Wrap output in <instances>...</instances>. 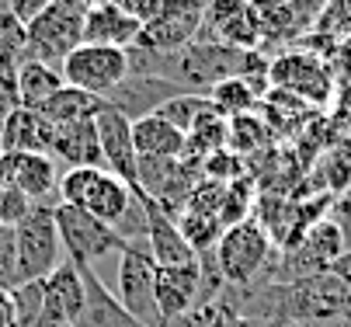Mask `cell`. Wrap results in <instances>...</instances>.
Wrapping results in <instances>:
<instances>
[{"label":"cell","mask_w":351,"mask_h":327,"mask_svg":"<svg viewBox=\"0 0 351 327\" xmlns=\"http://www.w3.org/2000/svg\"><path fill=\"white\" fill-rule=\"evenodd\" d=\"M77 271L84 278V293H87V306L77 327H146L115 300V293L90 268H77Z\"/></svg>","instance_id":"obj_19"},{"label":"cell","mask_w":351,"mask_h":327,"mask_svg":"<svg viewBox=\"0 0 351 327\" xmlns=\"http://www.w3.org/2000/svg\"><path fill=\"white\" fill-rule=\"evenodd\" d=\"M32 209H35V206H32L18 189H0V226H4V230L21 226Z\"/></svg>","instance_id":"obj_30"},{"label":"cell","mask_w":351,"mask_h":327,"mask_svg":"<svg viewBox=\"0 0 351 327\" xmlns=\"http://www.w3.org/2000/svg\"><path fill=\"white\" fill-rule=\"evenodd\" d=\"M21 108V90H18V60L0 56V129L4 122Z\"/></svg>","instance_id":"obj_28"},{"label":"cell","mask_w":351,"mask_h":327,"mask_svg":"<svg viewBox=\"0 0 351 327\" xmlns=\"http://www.w3.org/2000/svg\"><path fill=\"white\" fill-rule=\"evenodd\" d=\"M247 4H250V18H254V28H258V38L261 42L299 38L289 0H247Z\"/></svg>","instance_id":"obj_23"},{"label":"cell","mask_w":351,"mask_h":327,"mask_svg":"<svg viewBox=\"0 0 351 327\" xmlns=\"http://www.w3.org/2000/svg\"><path fill=\"white\" fill-rule=\"evenodd\" d=\"M202 18H206V0H171V8L157 18L143 25L139 49L154 53H181L202 35Z\"/></svg>","instance_id":"obj_10"},{"label":"cell","mask_w":351,"mask_h":327,"mask_svg":"<svg viewBox=\"0 0 351 327\" xmlns=\"http://www.w3.org/2000/svg\"><path fill=\"white\" fill-rule=\"evenodd\" d=\"M330 4V0H289V8H292V21H295V32L299 35H306L313 32V25L320 21L324 8Z\"/></svg>","instance_id":"obj_31"},{"label":"cell","mask_w":351,"mask_h":327,"mask_svg":"<svg viewBox=\"0 0 351 327\" xmlns=\"http://www.w3.org/2000/svg\"><path fill=\"white\" fill-rule=\"evenodd\" d=\"M313 38H324L334 45L351 38V0H330L320 14V21L313 25Z\"/></svg>","instance_id":"obj_26"},{"label":"cell","mask_w":351,"mask_h":327,"mask_svg":"<svg viewBox=\"0 0 351 327\" xmlns=\"http://www.w3.org/2000/svg\"><path fill=\"white\" fill-rule=\"evenodd\" d=\"M0 189H18L32 206H60V171L42 154H0Z\"/></svg>","instance_id":"obj_9"},{"label":"cell","mask_w":351,"mask_h":327,"mask_svg":"<svg viewBox=\"0 0 351 327\" xmlns=\"http://www.w3.org/2000/svg\"><path fill=\"white\" fill-rule=\"evenodd\" d=\"M327 271L337 278V282H341L348 293H351V251H344V254H341V258H337V261L327 268Z\"/></svg>","instance_id":"obj_33"},{"label":"cell","mask_w":351,"mask_h":327,"mask_svg":"<svg viewBox=\"0 0 351 327\" xmlns=\"http://www.w3.org/2000/svg\"><path fill=\"white\" fill-rule=\"evenodd\" d=\"M0 327H14V306L8 289H0Z\"/></svg>","instance_id":"obj_34"},{"label":"cell","mask_w":351,"mask_h":327,"mask_svg":"<svg viewBox=\"0 0 351 327\" xmlns=\"http://www.w3.org/2000/svg\"><path fill=\"white\" fill-rule=\"evenodd\" d=\"M108 4H115V0H84L87 11H90V8H108Z\"/></svg>","instance_id":"obj_35"},{"label":"cell","mask_w":351,"mask_h":327,"mask_svg":"<svg viewBox=\"0 0 351 327\" xmlns=\"http://www.w3.org/2000/svg\"><path fill=\"white\" fill-rule=\"evenodd\" d=\"M202 296V268L195 265H174L160 268L157 265V310L164 317V327L191 313Z\"/></svg>","instance_id":"obj_14"},{"label":"cell","mask_w":351,"mask_h":327,"mask_svg":"<svg viewBox=\"0 0 351 327\" xmlns=\"http://www.w3.org/2000/svg\"><path fill=\"white\" fill-rule=\"evenodd\" d=\"M268 139V125L254 115V112H247V115H237V119H230V143L237 147V150H254V147H261Z\"/></svg>","instance_id":"obj_29"},{"label":"cell","mask_w":351,"mask_h":327,"mask_svg":"<svg viewBox=\"0 0 351 327\" xmlns=\"http://www.w3.org/2000/svg\"><path fill=\"white\" fill-rule=\"evenodd\" d=\"M25 45H28V28L14 18L8 0H0V56L21 60L25 56Z\"/></svg>","instance_id":"obj_27"},{"label":"cell","mask_w":351,"mask_h":327,"mask_svg":"<svg viewBox=\"0 0 351 327\" xmlns=\"http://www.w3.org/2000/svg\"><path fill=\"white\" fill-rule=\"evenodd\" d=\"M66 261L60 230H56V209L35 206L21 226H14V275L21 282H42Z\"/></svg>","instance_id":"obj_2"},{"label":"cell","mask_w":351,"mask_h":327,"mask_svg":"<svg viewBox=\"0 0 351 327\" xmlns=\"http://www.w3.org/2000/svg\"><path fill=\"white\" fill-rule=\"evenodd\" d=\"M136 202L139 199L105 167H70L60 174V206L84 209L105 226H112L115 233L129 219Z\"/></svg>","instance_id":"obj_1"},{"label":"cell","mask_w":351,"mask_h":327,"mask_svg":"<svg viewBox=\"0 0 351 327\" xmlns=\"http://www.w3.org/2000/svg\"><path fill=\"white\" fill-rule=\"evenodd\" d=\"M60 87H66L63 73L49 63H38V60H18V90H21V108H32L38 112L49 98L56 95Z\"/></svg>","instance_id":"obj_22"},{"label":"cell","mask_w":351,"mask_h":327,"mask_svg":"<svg viewBox=\"0 0 351 327\" xmlns=\"http://www.w3.org/2000/svg\"><path fill=\"white\" fill-rule=\"evenodd\" d=\"M8 4H11V11H14V18L28 28L35 18H42L49 8H53L56 4V0H8Z\"/></svg>","instance_id":"obj_32"},{"label":"cell","mask_w":351,"mask_h":327,"mask_svg":"<svg viewBox=\"0 0 351 327\" xmlns=\"http://www.w3.org/2000/svg\"><path fill=\"white\" fill-rule=\"evenodd\" d=\"M139 35H143V25L119 11L115 4L108 8H90L87 11V21H84V42L90 45H112V49H136L139 45Z\"/></svg>","instance_id":"obj_17"},{"label":"cell","mask_w":351,"mask_h":327,"mask_svg":"<svg viewBox=\"0 0 351 327\" xmlns=\"http://www.w3.org/2000/svg\"><path fill=\"white\" fill-rule=\"evenodd\" d=\"M108 108V101L87 95V90H77V87H60L53 98H49L38 112L53 122L56 129L60 125H73V122H87V119H97Z\"/></svg>","instance_id":"obj_21"},{"label":"cell","mask_w":351,"mask_h":327,"mask_svg":"<svg viewBox=\"0 0 351 327\" xmlns=\"http://www.w3.org/2000/svg\"><path fill=\"white\" fill-rule=\"evenodd\" d=\"M209 101L216 105V112L223 119H237V115H247L250 108L258 105V95L243 77H230V80H219L213 90H209Z\"/></svg>","instance_id":"obj_25"},{"label":"cell","mask_w":351,"mask_h":327,"mask_svg":"<svg viewBox=\"0 0 351 327\" xmlns=\"http://www.w3.org/2000/svg\"><path fill=\"white\" fill-rule=\"evenodd\" d=\"M213 258H216V268L230 289H247L265 271V265L271 258V237L258 219L233 223L223 230Z\"/></svg>","instance_id":"obj_5"},{"label":"cell","mask_w":351,"mask_h":327,"mask_svg":"<svg viewBox=\"0 0 351 327\" xmlns=\"http://www.w3.org/2000/svg\"><path fill=\"white\" fill-rule=\"evenodd\" d=\"M132 147H136V157L178 160V157H184L188 136L160 115H143L132 122Z\"/></svg>","instance_id":"obj_20"},{"label":"cell","mask_w":351,"mask_h":327,"mask_svg":"<svg viewBox=\"0 0 351 327\" xmlns=\"http://www.w3.org/2000/svg\"><path fill=\"white\" fill-rule=\"evenodd\" d=\"M271 90H282L303 105H327L334 95V73L313 53H282L268 66Z\"/></svg>","instance_id":"obj_8"},{"label":"cell","mask_w":351,"mask_h":327,"mask_svg":"<svg viewBox=\"0 0 351 327\" xmlns=\"http://www.w3.org/2000/svg\"><path fill=\"white\" fill-rule=\"evenodd\" d=\"M115 300L146 327H164V317L157 310V261L149 254L146 241L125 244L115 282H112Z\"/></svg>","instance_id":"obj_6"},{"label":"cell","mask_w":351,"mask_h":327,"mask_svg":"<svg viewBox=\"0 0 351 327\" xmlns=\"http://www.w3.org/2000/svg\"><path fill=\"white\" fill-rule=\"evenodd\" d=\"M143 209H146V247H149V254H154V261L160 268L195 265L198 254L184 241V233L178 226V216H171L167 209H160L154 199H143Z\"/></svg>","instance_id":"obj_13"},{"label":"cell","mask_w":351,"mask_h":327,"mask_svg":"<svg viewBox=\"0 0 351 327\" xmlns=\"http://www.w3.org/2000/svg\"><path fill=\"white\" fill-rule=\"evenodd\" d=\"M97 125V143H101V157H105V171L115 174L125 189L143 199L139 189V157L132 147V119H125L122 112H115L112 105L94 119Z\"/></svg>","instance_id":"obj_11"},{"label":"cell","mask_w":351,"mask_h":327,"mask_svg":"<svg viewBox=\"0 0 351 327\" xmlns=\"http://www.w3.org/2000/svg\"><path fill=\"white\" fill-rule=\"evenodd\" d=\"M60 73H63L66 87L87 90V95L108 101L115 90L129 80V53L125 49H112V45L84 42L77 53L66 56Z\"/></svg>","instance_id":"obj_7"},{"label":"cell","mask_w":351,"mask_h":327,"mask_svg":"<svg viewBox=\"0 0 351 327\" xmlns=\"http://www.w3.org/2000/svg\"><path fill=\"white\" fill-rule=\"evenodd\" d=\"M53 139H56V125L49 122L42 112L32 108H18L4 129H0V154H53Z\"/></svg>","instance_id":"obj_15"},{"label":"cell","mask_w":351,"mask_h":327,"mask_svg":"<svg viewBox=\"0 0 351 327\" xmlns=\"http://www.w3.org/2000/svg\"><path fill=\"white\" fill-rule=\"evenodd\" d=\"M198 42H216V45H230L240 53H254L258 28L250 18V4L247 0H206V18H202V35Z\"/></svg>","instance_id":"obj_12"},{"label":"cell","mask_w":351,"mask_h":327,"mask_svg":"<svg viewBox=\"0 0 351 327\" xmlns=\"http://www.w3.org/2000/svg\"><path fill=\"white\" fill-rule=\"evenodd\" d=\"M178 95H188L184 87L171 84V80H160V77H129L115 95L108 98V105L115 112H122L125 119H143V115H154L164 101L178 98Z\"/></svg>","instance_id":"obj_16"},{"label":"cell","mask_w":351,"mask_h":327,"mask_svg":"<svg viewBox=\"0 0 351 327\" xmlns=\"http://www.w3.org/2000/svg\"><path fill=\"white\" fill-rule=\"evenodd\" d=\"M49 157L60 160L66 171L70 167H105L94 119L73 122V125H60L56 129V139H53V154H49Z\"/></svg>","instance_id":"obj_18"},{"label":"cell","mask_w":351,"mask_h":327,"mask_svg":"<svg viewBox=\"0 0 351 327\" xmlns=\"http://www.w3.org/2000/svg\"><path fill=\"white\" fill-rule=\"evenodd\" d=\"M56 230H60L66 261H73L77 268H90L94 275L101 271V261H112V268H119L125 241L90 213L73 206H56Z\"/></svg>","instance_id":"obj_3"},{"label":"cell","mask_w":351,"mask_h":327,"mask_svg":"<svg viewBox=\"0 0 351 327\" xmlns=\"http://www.w3.org/2000/svg\"><path fill=\"white\" fill-rule=\"evenodd\" d=\"M154 115H160V119H167L174 129H181L184 136L188 132H195L202 122H213V119H223L219 112H216V105L209 101V95H178V98H171V101H164Z\"/></svg>","instance_id":"obj_24"},{"label":"cell","mask_w":351,"mask_h":327,"mask_svg":"<svg viewBox=\"0 0 351 327\" xmlns=\"http://www.w3.org/2000/svg\"><path fill=\"white\" fill-rule=\"evenodd\" d=\"M292 327H299V324H292Z\"/></svg>","instance_id":"obj_36"},{"label":"cell","mask_w":351,"mask_h":327,"mask_svg":"<svg viewBox=\"0 0 351 327\" xmlns=\"http://www.w3.org/2000/svg\"><path fill=\"white\" fill-rule=\"evenodd\" d=\"M84 21H87L84 0H56L42 18L28 25L25 60H38L60 70L66 56L84 45Z\"/></svg>","instance_id":"obj_4"}]
</instances>
